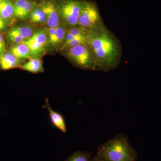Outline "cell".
Segmentation results:
<instances>
[{"label": "cell", "mask_w": 161, "mask_h": 161, "mask_svg": "<svg viewBox=\"0 0 161 161\" xmlns=\"http://www.w3.org/2000/svg\"><path fill=\"white\" fill-rule=\"evenodd\" d=\"M92 161H104L101 159L98 158L96 155L94 156L93 158L92 159Z\"/></svg>", "instance_id": "21"}, {"label": "cell", "mask_w": 161, "mask_h": 161, "mask_svg": "<svg viewBox=\"0 0 161 161\" xmlns=\"http://www.w3.org/2000/svg\"><path fill=\"white\" fill-rule=\"evenodd\" d=\"M42 108H46L48 110V112H49L50 121L53 125L63 133H66L67 132L66 121L64 116L61 113L52 109L48 98H45V103Z\"/></svg>", "instance_id": "8"}, {"label": "cell", "mask_w": 161, "mask_h": 161, "mask_svg": "<svg viewBox=\"0 0 161 161\" xmlns=\"http://www.w3.org/2000/svg\"><path fill=\"white\" fill-rule=\"evenodd\" d=\"M30 19L31 22L35 23L47 22L46 14L42 6L35 8L33 9L30 16Z\"/></svg>", "instance_id": "15"}, {"label": "cell", "mask_w": 161, "mask_h": 161, "mask_svg": "<svg viewBox=\"0 0 161 161\" xmlns=\"http://www.w3.org/2000/svg\"><path fill=\"white\" fill-rule=\"evenodd\" d=\"M8 36L9 40L12 42L16 43V44L23 43L24 41H26L25 39H23L12 28L10 29L8 32Z\"/></svg>", "instance_id": "18"}, {"label": "cell", "mask_w": 161, "mask_h": 161, "mask_svg": "<svg viewBox=\"0 0 161 161\" xmlns=\"http://www.w3.org/2000/svg\"><path fill=\"white\" fill-rule=\"evenodd\" d=\"M46 14L47 23L49 28L59 26L60 15L58 7L52 1H47L41 5Z\"/></svg>", "instance_id": "7"}, {"label": "cell", "mask_w": 161, "mask_h": 161, "mask_svg": "<svg viewBox=\"0 0 161 161\" xmlns=\"http://www.w3.org/2000/svg\"><path fill=\"white\" fill-rule=\"evenodd\" d=\"M92 153L89 151H77L65 161H92Z\"/></svg>", "instance_id": "16"}, {"label": "cell", "mask_w": 161, "mask_h": 161, "mask_svg": "<svg viewBox=\"0 0 161 161\" xmlns=\"http://www.w3.org/2000/svg\"><path fill=\"white\" fill-rule=\"evenodd\" d=\"M14 6L15 16L24 20L30 17L33 9L36 8L34 3L30 0H16Z\"/></svg>", "instance_id": "9"}, {"label": "cell", "mask_w": 161, "mask_h": 161, "mask_svg": "<svg viewBox=\"0 0 161 161\" xmlns=\"http://www.w3.org/2000/svg\"><path fill=\"white\" fill-rule=\"evenodd\" d=\"M68 58L75 66L83 69H98L97 60L89 43L80 44L67 48Z\"/></svg>", "instance_id": "4"}, {"label": "cell", "mask_w": 161, "mask_h": 161, "mask_svg": "<svg viewBox=\"0 0 161 161\" xmlns=\"http://www.w3.org/2000/svg\"><path fill=\"white\" fill-rule=\"evenodd\" d=\"M20 64V59L15 57L11 53H5L0 55V68L7 70L17 67Z\"/></svg>", "instance_id": "11"}, {"label": "cell", "mask_w": 161, "mask_h": 161, "mask_svg": "<svg viewBox=\"0 0 161 161\" xmlns=\"http://www.w3.org/2000/svg\"><path fill=\"white\" fill-rule=\"evenodd\" d=\"M0 15L6 22L11 21L15 16L14 3L10 1L0 3Z\"/></svg>", "instance_id": "12"}, {"label": "cell", "mask_w": 161, "mask_h": 161, "mask_svg": "<svg viewBox=\"0 0 161 161\" xmlns=\"http://www.w3.org/2000/svg\"><path fill=\"white\" fill-rule=\"evenodd\" d=\"M78 26L93 34L98 33L103 30L105 26L95 3L83 1Z\"/></svg>", "instance_id": "3"}, {"label": "cell", "mask_w": 161, "mask_h": 161, "mask_svg": "<svg viewBox=\"0 0 161 161\" xmlns=\"http://www.w3.org/2000/svg\"><path fill=\"white\" fill-rule=\"evenodd\" d=\"M96 156L104 161H136L138 157L128 136L122 133L100 145Z\"/></svg>", "instance_id": "2"}, {"label": "cell", "mask_w": 161, "mask_h": 161, "mask_svg": "<svg viewBox=\"0 0 161 161\" xmlns=\"http://www.w3.org/2000/svg\"><path fill=\"white\" fill-rule=\"evenodd\" d=\"M6 1H10V2H11L12 0H0V3H2V2H6Z\"/></svg>", "instance_id": "22"}, {"label": "cell", "mask_w": 161, "mask_h": 161, "mask_svg": "<svg viewBox=\"0 0 161 161\" xmlns=\"http://www.w3.org/2000/svg\"><path fill=\"white\" fill-rule=\"evenodd\" d=\"M88 43L95 55L98 69L108 71L118 65L121 53L120 44L106 26L100 32L92 34Z\"/></svg>", "instance_id": "1"}, {"label": "cell", "mask_w": 161, "mask_h": 161, "mask_svg": "<svg viewBox=\"0 0 161 161\" xmlns=\"http://www.w3.org/2000/svg\"><path fill=\"white\" fill-rule=\"evenodd\" d=\"M66 31L62 26H58L55 28H49L47 32V43L55 46L64 42Z\"/></svg>", "instance_id": "10"}, {"label": "cell", "mask_w": 161, "mask_h": 161, "mask_svg": "<svg viewBox=\"0 0 161 161\" xmlns=\"http://www.w3.org/2000/svg\"><path fill=\"white\" fill-rule=\"evenodd\" d=\"M47 41L46 31L42 29L35 32L31 37L23 43L28 47L32 56L37 57L44 51Z\"/></svg>", "instance_id": "6"}, {"label": "cell", "mask_w": 161, "mask_h": 161, "mask_svg": "<svg viewBox=\"0 0 161 161\" xmlns=\"http://www.w3.org/2000/svg\"><path fill=\"white\" fill-rule=\"evenodd\" d=\"M12 29L26 40L31 37L35 33L33 29L28 26H16Z\"/></svg>", "instance_id": "17"}, {"label": "cell", "mask_w": 161, "mask_h": 161, "mask_svg": "<svg viewBox=\"0 0 161 161\" xmlns=\"http://www.w3.org/2000/svg\"><path fill=\"white\" fill-rule=\"evenodd\" d=\"M21 69L31 73L37 74L43 72L42 61L39 58H33L21 66Z\"/></svg>", "instance_id": "13"}, {"label": "cell", "mask_w": 161, "mask_h": 161, "mask_svg": "<svg viewBox=\"0 0 161 161\" xmlns=\"http://www.w3.org/2000/svg\"><path fill=\"white\" fill-rule=\"evenodd\" d=\"M6 52V44L3 36L0 35V55Z\"/></svg>", "instance_id": "19"}, {"label": "cell", "mask_w": 161, "mask_h": 161, "mask_svg": "<svg viewBox=\"0 0 161 161\" xmlns=\"http://www.w3.org/2000/svg\"><path fill=\"white\" fill-rule=\"evenodd\" d=\"M10 53L19 59L29 58L31 56L29 47L23 43L16 44L13 47Z\"/></svg>", "instance_id": "14"}, {"label": "cell", "mask_w": 161, "mask_h": 161, "mask_svg": "<svg viewBox=\"0 0 161 161\" xmlns=\"http://www.w3.org/2000/svg\"><path fill=\"white\" fill-rule=\"evenodd\" d=\"M6 21L0 15V31L4 30L6 28Z\"/></svg>", "instance_id": "20"}, {"label": "cell", "mask_w": 161, "mask_h": 161, "mask_svg": "<svg viewBox=\"0 0 161 161\" xmlns=\"http://www.w3.org/2000/svg\"><path fill=\"white\" fill-rule=\"evenodd\" d=\"M82 4L81 0H61L58 5V10L61 20L67 26L70 28L78 26Z\"/></svg>", "instance_id": "5"}]
</instances>
